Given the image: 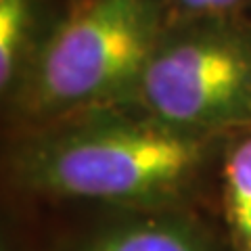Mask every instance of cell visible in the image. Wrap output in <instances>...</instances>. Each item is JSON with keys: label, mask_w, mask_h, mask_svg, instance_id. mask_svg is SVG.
I'll return each mask as SVG.
<instances>
[{"label": "cell", "mask_w": 251, "mask_h": 251, "mask_svg": "<svg viewBox=\"0 0 251 251\" xmlns=\"http://www.w3.org/2000/svg\"><path fill=\"white\" fill-rule=\"evenodd\" d=\"M228 136L186 130L134 103L31 128L9 155L23 195L111 209H201Z\"/></svg>", "instance_id": "obj_1"}, {"label": "cell", "mask_w": 251, "mask_h": 251, "mask_svg": "<svg viewBox=\"0 0 251 251\" xmlns=\"http://www.w3.org/2000/svg\"><path fill=\"white\" fill-rule=\"evenodd\" d=\"M170 19L168 0H82L38 40L11 99L31 128L128 103Z\"/></svg>", "instance_id": "obj_2"}, {"label": "cell", "mask_w": 251, "mask_h": 251, "mask_svg": "<svg viewBox=\"0 0 251 251\" xmlns=\"http://www.w3.org/2000/svg\"><path fill=\"white\" fill-rule=\"evenodd\" d=\"M130 103L203 134L251 130V19L243 13L172 17Z\"/></svg>", "instance_id": "obj_3"}, {"label": "cell", "mask_w": 251, "mask_h": 251, "mask_svg": "<svg viewBox=\"0 0 251 251\" xmlns=\"http://www.w3.org/2000/svg\"><path fill=\"white\" fill-rule=\"evenodd\" d=\"M61 251H230L201 209H111Z\"/></svg>", "instance_id": "obj_4"}, {"label": "cell", "mask_w": 251, "mask_h": 251, "mask_svg": "<svg viewBox=\"0 0 251 251\" xmlns=\"http://www.w3.org/2000/svg\"><path fill=\"white\" fill-rule=\"evenodd\" d=\"M216 184L230 251H251V130L226 138Z\"/></svg>", "instance_id": "obj_5"}, {"label": "cell", "mask_w": 251, "mask_h": 251, "mask_svg": "<svg viewBox=\"0 0 251 251\" xmlns=\"http://www.w3.org/2000/svg\"><path fill=\"white\" fill-rule=\"evenodd\" d=\"M36 2L0 0V90L13 94L36 49Z\"/></svg>", "instance_id": "obj_6"}, {"label": "cell", "mask_w": 251, "mask_h": 251, "mask_svg": "<svg viewBox=\"0 0 251 251\" xmlns=\"http://www.w3.org/2000/svg\"><path fill=\"white\" fill-rule=\"evenodd\" d=\"M249 0H174L180 15H234L243 13Z\"/></svg>", "instance_id": "obj_7"}]
</instances>
